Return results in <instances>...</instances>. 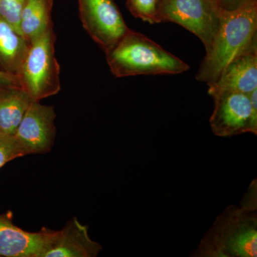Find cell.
<instances>
[{
  "mask_svg": "<svg viewBox=\"0 0 257 257\" xmlns=\"http://www.w3.org/2000/svg\"><path fill=\"white\" fill-rule=\"evenodd\" d=\"M27 1L28 0H0V17L20 34V18Z\"/></svg>",
  "mask_w": 257,
  "mask_h": 257,
  "instance_id": "obj_17",
  "label": "cell"
},
{
  "mask_svg": "<svg viewBox=\"0 0 257 257\" xmlns=\"http://www.w3.org/2000/svg\"><path fill=\"white\" fill-rule=\"evenodd\" d=\"M256 32L257 0L234 11L223 12L220 28L196 79L207 84L214 82L235 57L257 50Z\"/></svg>",
  "mask_w": 257,
  "mask_h": 257,
  "instance_id": "obj_1",
  "label": "cell"
},
{
  "mask_svg": "<svg viewBox=\"0 0 257 257\" xmlns=\"http://www.w3.org/2000/svg\"><path fill=\"white\" fill-rule=\"evenodd\" d=\"M256 209L230 206L216 219L194 256L256 257Z\"/></svg>",
  "mask_w": 257,
  "mask_h": 257,
  "instance_id": "obj_3",
  "label": "cell"
},
{
  "mask_svg": "<svg viewBox=\"0 0 257 257\" xmlns=\"http://www.w3.org/2000/svg\"><path fill=\"white\" fill-rule=\"evenodd\" d=\"M208 86L211 96L223 92L248 94L257 89V50L235 57L223 69L215 82Z\"/></svg>",
  "mask_w": 257,
  "mask_h": 257,
  "instance_id": "obj_11",
  "label": "cell"
},
{
  "mask_svg": "<svg viewBox=\"0 0 257 257\" xmlns=\"http://www.w3.org/2000/svg\"><path fill=\"white\" fill-rule=\"evenodd\" d=\"M29 46L30 43L0 17V70L18 78Z\"/></svg>",
  "mask_w": 257,
  "mask_h": 257,
  "instance_id": "obj_12",
  "label": "cell"
},
{
  "mask_svg": "<svg viewBox=\"0 0 257 257\" xmlns=\"http://www.w3.org/2000/svg\"><path fill=\"white\" fill-rule=\"evenodd\" d=\"M78 4L83 28L104 53L130 30L114 0H78Z\"/></svg>",
  "mask_w": 257,
  "mask_h": 257,
  "instance_id": "obj_7",
  "label": "cell"
},
{
  "mask_svg": "<svg viewBox=\"0 0 257 257\" xmlns=\"http://www.w3.org/2000/svg\"><path fill=\"white\" fill-rule=\"evenodd\" d=\"M55 107L33 101L20 121L14 137L27 155L45 154L55 143Z\"/></svg>",
  "mask_w": 257,
  "mask_h": 257,
  "instance_id": "obj_8",
  "label": "cell"
},
{
  "mask_svg": "<svg viewBox=\"0 0 257 257\" xmlns=\"http://www.w3.org/2000/svg\"><path fill=\"white\" fill-rule=\"evenodd\" d=\"M56 35L53 26L30 44L18 76L20 87L32 100L60 92V67L55 57Z\"/></svg>",
  "mask_w": 257,
  "mask_h": 257,
  "instance_id": "obj_4",
  "label": "cell"
},
{
  "mask_svg": "<svg viewBox=\"0 0 257 257\" xmlns=\"http://www.w3.org/2000/svg\"><path fill=\"white\" fill-rule=\"evenodd\" d=\"M105 55L111 73L116 77L178 74L189 69L188 64L130 29Z\"/></svg>",
  "mask_w": 257,
  "mask_h": 257,
  "instance_id": "obj_2",
  "label": "cell"
},
{
  "mask_svg": "<svg viewBox=\"0 0 257 257\" xmlns=\"http://www.w3.org/2000/svg\"><path fill=\"white\" fill-rule=\"evenodd\" d=\"M214 109L209 122L214 135L230 138L244 133L257 134V106L248 94L223 92L212 96Z\"/></svg>",
  "mask_w": 257,
  "mask_h": 257,
  "instance_id": "obj_6",
  "label": "cell"
},
{
  "mask_svg": "<svg viewBox=\"0 0 257 257\" xmlns=\"http://www.w3.org/2000/svg\"><path fill=\"white\" fill-rule=\"evenodd\" d=\"M27 155L14 136L0 132V169L10 161Z\"/></svg>",
  "mask_w": 257,
  "mask_h": 257,
  "instance_id": "obj_16",
  "label": "cell"
},
{
  "mask_svg": "<svg viewBox=\"0 0 257 257\" xmlns=\"http://www.w3.org/2000/svg\"><path fill=\"white\" fill-rule=\"evenodd\" d=\"M101 248L89 237L88 226L74 217L63 229L53 231L42 257H95Z\"/></svg>",
  "mask_w": 257,
  "mask_h": 257,
  "instance_id": "obj_10",
  "label": "cell"
},
{
  "mask_svg": "<svg viewBox=\"0 0 257 257\" xmlns=\"http://www.w3.org/2000/svg\"><path fill=\"white\" fill-rule=\"evenodd\" d=\"M54 0H28L20 18V32L31 43L53 26L52 10Z\"/></svg>",
  "mask_w": 257,
  "mask_h": 257,
  "instance_id": "obj_14",
  "label": "cell"
},
{
  "mask_svg": "<svg viewBox=\"0 0 257 257\" xmlns=\"http://www.w3.org/2000/svg\"><path fill=\"white\" fill-rule=\"evenodd\" d=\"M223 11L216 0H160L159 23L178 24L199 37L209 52L219 32Z\"/></svg>",
  "mask_w": 257,
  "mask_h": 257,
  "instance_id": "obj_5",
  "label": "cell"
},
{
  "mask_svg": "<svg viewBox=\"0 0 257 257\" xmlns=\"http://www.w3.org/2000/svg\"><path fill=\"white\" fill-rule=\"evenodd\" d=\"M256 0H216L219 9L223 12L234 11Z\"/></svg>",
  "mask_w": 257,
  "mask_h": 257,
  "instance_id": "obj_18",
  "label": "cell"
},
{
  "mask_svg": "<svg viewBox=\"0 0 257 257\" xmlns=\"http://www.w3.org/2000/svg\"><path fill=\"white\" fill-rule=\"evenodd\" d=\"M20 87L18 78L14 75L0 70V88Z\"/></svg>",
  "mask_w": 257,
  "mask_h": 257,
  "instance_id": "obj_19",
  "label": "cell"
},
{
  "mask_svg": "<svg viewBox=\"0 0 257 257\" xmlns=\"http://www.w3.org/2000/svg\"><path fill=\"white\" fill-rule=\"evenodd\" d=\"M53 231L42 228L38 232L20 229L12 215L0 214V256L42 257Z\"/></svg>",
  "mask_w": 257,
  "mask_h": 257,
  "instance_id": "obj_9",
  "label": "cell"
},
{
  "mask_svg": "<svg viewBox=\"0 0 257 257\" xmlns=\"http://www.w3.org/2000/svg\"><path fill=\"white\" fill-rule=\"evenodd\" d=\"M126 8L135 18L152 24L160 23L158 4L160 0H126Z\"/></svg>",
  "mask_w": 257,
  "mask_h": 257,
  "instance_id": "obj_15",
  "label": "cell"
},
{
  "mask_svg": "<svg viewBox=\"0 0 257 257\" xmlns=\"http://www.w3.org/2000/svg\"><path fill=\"white\" fill-rule=\"evenodd\" d=\"M32 101L22 87L0 88V132L14 136Z\"/></svg>",
  "mask_w": 257,
  "mask_h": 257,
  "instance_id": "obj_13",
  "label": "cell"
}]
</instances>
